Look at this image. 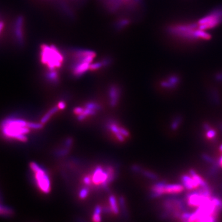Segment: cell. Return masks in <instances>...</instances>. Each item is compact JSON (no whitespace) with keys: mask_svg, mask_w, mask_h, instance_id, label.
<instances>
[{"mask_svg":"<svg viewBox=\"0 0 222 222\" xmlns=\"http://www.w3.org/2000/svg\"><path fill=\"white\" fill-rule=\"evenodd\" d=\"M96 56L94 51L87 50H75L73 62L70 67L72 75L80 77L90 70V65Z\"/></svg>","mask_w":222,"mask_h":222,"instance_id":"1","label":"cell"},{"mask_svg":"<svg viewBox=\"0 0 222 222\" xmlns=\"http://www.w3.org/2000/svg\"><path fill=\"white\" fill-rule=\"evenodd\" d=\"M40 59L48 70H57L62 66L64 57L54 45H42L40 51Z\"/></svg>","mask_w":222,"mask_h":222,"instance_id":"2","label":"cell"},{"mask_svg":"<svg viewBox=\"0 0 222 222\" xmlns=\"http://www.w3.org/2000/svg\"><path fill=\"white\" fill-rule=\"evenodd\" d=\"M30 166L35 174V178L38 187L44 193H49L51 190V182L49 176L45 170L35 162L30 163Z\"/></svg>","mask_w":222,"mask_h":222,"instance_id":"3","label":"cell"},{"mask_svg":"<svg viewBox=\"0 0 222 222\" xmlns=\"http://www.w3.org/2000/svg\"><path fill=\"white\" fill-rule=\"evenodd\" d=\"M222 23V8L213 10L206 16L202 18L197 23L199 29L207 30L216 27Z\"/></svg>","mask_w":222,"mask_h":222,"instance_id":"4","label":"cell"},{"mask_svg":"<svg viewBox=\"0 0 222 222\" xmlns=\"http://www.w3.org/2000/svg\"><path fill=\"white\" fill-rule=\"evenodd\" d=\"M114 169L111 167L104 170L101 167L99 166L94 169L91 180L94 185L106 188L114 180Z\"/></svg>","mask_w":222,"mask_h":222,"instance_id":"5","label":"cell"},{"mask_svg":"<svg viewBox=\"0 0 222 222\" xmlns=\"http://www.w3.org/2000/svg\"><path fill=\"white\" fill-rule=\"evenodd\" d=\"M2 132L3 135L10 138H14L19 141L26 142L27 141V137L26 135L29 133V128L21 127L12 124H2Z\"/></svg>","mask_w":222,"mask_h":222,"instance_id":"6","label":"cell"},{"mask_svg":"<svg viewBox=\"0 0 222 222\" xmlns=\"http://www.w3.org/2000/svg\"><path fill=\"white\" fill-rule=\"evenodd\" d=\"M210 199L211 197L202 195L199 194L198 191L188 193L186 197L188 206L191 207H198L206 204Z\"/></svg>","mask_w":222,"mask_h":222,"instance_id":"7","label":"cell"},{"mask_svg":"<svg viewBox=\"0 0 222 222\" xmlns=\"http://www.w3.org/2000/svg\"><path fill=\"white\" fill-rule=\"evenodd\" d=\"M24 18L22 15L18 16L16 19L14 24V35L17 45L22 47L24 45L25 38L24 34Z\"/></svg>","mask_w":222,"mask_h":222,"instance_id":"8","label":"cell"},{"mask_svg":"<svg viewBox=\"0 0 222 222\" xmlns=\"http://www.w3.org/2000/svg\"><path fill=\"white\" fill-rule=\"evenodd\" d=\"M181 181H182L183 186L184 188L188 190H192L193 189L197 188L200 186L199 184L191 176L183 175L181 177Z\"/></svg>","mask_w":222,"mask_h":222,"instance_id":"9","label":"cell"},{"mask_svg":"<svg viewBox=\"0 0 222 222\" xmlns=\"http://www.w3.org/2000/svg\"><path fill=\"white\" fill-rule=\"evenodd\" d=\"M120 90L115 85L110 87L109 89V96L110 98V105L112 107H115L118 101L120 96Z\"/></svg>","mask_w":222,"mask_h":222,"instance_id":"10","label":"cell"},{"mask_svg":"<svg viewBox=\"0 0 222 222\" xmlns=\"http://www.w3.org/2000/svg\"><path fill=\"white\" fill-rule=\"evenodd\" d=\"M166 183L164 182L157 183L151 188V197H157L165 193L164 188Z\"/></svg>","mask_w":222,"mask_h":222,"instance_id":"11","label":"cell"},{"mask_svg":"<svg viewBox=\"0 0 222 222\" xmlns=\"http://www.w3.org/2000/svg\"><path fill=\"white\" fill-rule=\"evenodd\" d=\"M184 190V186L179 184L166 185L164 192L166 194H176L182 192Z\"/></svg>","mask_w":222,"mask_h":222,"instance_id":"12","label":"cell"},{"mask_svg":"<svg viewBox=\"0 0 222 222\" xmlns=\"http://www.w3.org/2000/svg\"><path fill=\"white\" fill-rule=\"evenodd\" d=\"M45 77L50 82L53 84H57L59 82V74L57 70H48Z\"/></svg>","mask_w":222,"mask_h":222,"instance_id":"13","label":"cell"},{"mask_svg":"<svg viewBox=\"0 0 222 222\" xmlns=\"http://www.w3.org/2000/svg\"><path fill=\"white\" fill-rule=\"evenodd\" d=\"M179 82V78L176 76H172L169 78L168 81H164L161 83L162 85L164 88H172L175 87Z\"/></svg>","mask_w":222,"mask_h":222,"instance_id":"14","label":"cell"},{"mask_svg":"<svg viewBox=\"0 0 222 222\" xmlns=\"http://www.w3.org/2000/svg\"><path fill=\"white\" fill-rule=\"evenodd\" d=\"M190 173L191 174V176L197 181L201 187H204L208 185V184L206 182V181L199 175H197V173L194 170H191Z\"/></svg>","mask_w":222,"mask_h":222,"instance_id":"15","label":"cell"},{"mask_svg":"<svg viewBox=\"0 0 222 222\" xmlns=\"http://www.w3.org/2000/svg\"><path fill=\"white\" fill-rule=\"evenodd\" d=\"M59 110V108L57 106L56 107H54L53 108H51L41 119V123H42L43 124H46L48 121L50 119V118L52 117V115H53L54 114H56L58 111Z\"/></svg>","mask_w":222,"mask_h":222,"instance_id":"16","label":"cell"},{"mask_svg":"<svg viewBox=\"0 0 222 222\" xmlns=\"http://www.w3.org/2000/svg\"><path fill=\"white\" fill-rule=\"evenodd\" d=\"M109 203H110V209L112 212H113L114 214H118V207L117 205V200L115 199V197L114 196H111L109 198Z\"/></svg>","mask_w":222,"mask_h":222,"instance_id":"17","label":"cell"},{"mask_svg":"<svg viewBox=\"0 0 222 222\" xmlns=\"http://www.w3.org/2000/svg\"><path fill=\"white\" fill-rule=\"evenodd\" d=\"M102 212V208L99 206H97L94 211V213L93 215V220L95 222H98L101 220V213Z\"/></svg>","mask_w":222,"mask_h":222,"instance_id":"18","label":"cell"},{"mask_svg":"<svg viewBox=\"0 0 222 222\" xmlns=\"http://www.w3.org/2000/svg\"><path fill=\"white\" fill-rule=\"evenodd\" d=\"M181 121H182V118H181V116L176 117L173 119L172 123L171 124V128L173 130H176L178 128L180 124L181 123Z\"/></svg>","mask_w":222,"mask_h":222,"instance_id":"19","label":"cell"},{"mask_svg":"<svg viewBox=\"0 0 222 222\" xmlns=\"http://www.w3.org/2000/svg\"><path fill=\"white\" fill-rule=\"evenodd\" d=\"M27 127L29 128L32 129H42L43 127V124L42 123H33V122H27Z\"/></svg>","mask_w":222,"mask_h":222,"instance_id":"20","label":"cell"},{"mask_svg":"<svg viewBox=\"0 0 222 222\" xmlns=\"http://www.w3.org/2000/svg\"><path fill=\"white\" fill-rule=\"evenodd\" d=\"M108 128L111 131H112L113 133L116 134L119 132V127L117 125V124L114 122H109L108 124Z\"/></svg>","mask_w":222,"mask_h":222,"instance_id":"21","label":"cell"},{"mask_svg":"<svg viewBox=\"0 0 222 222\" xmlns=\"http://www.w3.org/2000/svg\"><path fill=\"white\" fill-rule=\"evenodd\" d=\"M85 108L91 109H93V110H94L96 111L101 109L100 105H99L98 104H97L96 103H93V102H90V103H87L85 106Z\"/></svg>","mask_w":222,"mask_h":222,"instance_id":"22","label":"cell"},{"mask_svg":"<svg viewBox=\"0 0 222 222\" xmlns=\"http://www.w3.org/2000/svg\"><path fill=\"white\" fill-rule=\"evenodd\" d=\"M89 194V189L88 188L85 187L83 188L79 192V197L82 199H85Z\"/></svg>","mask_w":222,"mask_h":222,"instance_id":"23","label":"cell"},{"mask_svg":"<svg viewBox=\"0 0 222 222\" xmlns=\"http://www.w3.org/2000/svg\"><path fill=\"white\" fill-rule=\"evenodd\" d=\"M141 173H143V174L145 176H146V177H148L149 178H151L152 179H154L155 180V179H157V176L155 173H152V172H151L150 171H147V170H143V171H142V172H141Z\"/></svg>","mask_w":222,"mask_h":222,"instance_id":"24","label":"cell"},{"mask_svg":"<svg viewBox=\"0 0 222 222\" xmlns=\"http://www.w3.org/2000/svg\"><path fill=\"white\" fill-rule=\"evenodd\" d=\"M128 23H129V21L128 19H122L117 23V27L118 29H122L124 26H125L126 25H128Z\"/></svg>","mask_w":222,"mask_h":222,"instance_id":"25","label":"cell"},{"mask_svg":"<svg viewBox=\"0 0 222 222\" xmlns=\"http://www.w3.org/2000/svg\"><path fill=\"white\" fill-rule=\"evenodd\" d=\"M216 135V131L214 130L209 129L207 131L206 137L208 139H213Z\"/></svg>","mask_w":222,"mask_h":222,"instance_id":"26","label":"cell"},{"mask_svg":"<svg viewBox=\"0 0 222 222\" xmlns=\"http://www.w3.org/2000/svg\"><path fill=\"white\" fill-rule=\"evenodd\" d=\"M69 149L70 148H65V149H61L59 151L57 152V155L58 156H60V157H63V156H64L66 155H67L69 152Z\"/></svg>","mask_w":222,"mask_h":222,"instance_id":"27","label":"cell"},{"mask_svg":"<svg viewBox=\"0 0 222 222\" xmlns=\"http://www.w3.org/2000/svg\"><path fill=\"white\" fill-rule=\"evenodd\" d=\"M203 158L206 160L207 161V162H209V163H211V164H213L215 163V161L213 160V159L212 157H210V156H209L208 155H206V154H203Z\"/></svg>","mask_w":222,"mask_h":222,"instance_id":"28","label":"cell"},{"mask_svg":"<svg viewBox=\"0 0 222 222\" xmlns=\"http://www.w3.org/2000/svg\"><path fill=\"white\" fill-rule=\"evenodd\" d=\"M119 132L122 135H124L125 137H128L129 136V132L124 128L119 127Z\"/></svg>","mask_w":222,"mask_h":222,"instance_id":"29","label":"cell"},{"mask_svg":"<svg viewBox=\"0 0 222 222\" xmlns=\"http://www.w3.org/2000/svg\"><path fill=\"white\" fill-rule=\"evenodd\" d=\"M84 108H81V107H77V108H75L73 110V112L74 113L76 114V115H79V114H81L82 113L84 112Z\"/></svg>","mask_w":222,"mask_h":222,"instance_id":"30","label":"cell"},{"mask_svg":"<svg viewBox=\"0 0 222 222\" xmlns=\"http://www.w3.org/2000/svg\"><path fill=\"white\" fill-rule=\"evenodd\" d=\"M73 144V139L72 138H67L66 140V142H65V145H66V147L67 148H70L71 146Z\"/></svg>","mask_w":222,"mask_h":222,"instance_id":"31","label":"cell"},{"mask_svg":"<svg viewBox=\"0 0 222 222\" xmlns=\"http://www.w3.org/2000/svg\"><path fill=\"white\" fill-rule=\"evenodd\" d=\"M115 136H116L117 139L119 141H120V142H123V141H125V136L124 135H122L120 133H117L115 134Z\"/></svg>","mask_w":222,"mask_h":222,"instance_id":"32","label":"cell"},{"mask_svg":"<svg viewBox=\"0 0 222 222\" xmlns=\"http://www.w3.org/2000/svg\"><path fill=\"white\" fill-rule=\"evenodd\" d=\"M84 182L86 185H90L91 183V178L88 176H86L84 178Z\"/></svg>","mask_w":222,"mask_h":222,"instance_id":"33","label":"cell"},{"mask_svg":"<svg viewBox=\"0 0 222 222\" xmlns=\"http://www.w3.org/2000/svg\"><path fill=\"white\" fill-rule=\"evenodd\" d=\"M132 169L134 172H138V173H140V172H142L143 171V169H141L139 166H136V165H134L133 167H132Z\"/></svg>","mask_w":222,"mask_h":222,"instance_id":"34","label":"cell"},{"mask_svg":"<svg viewBox=\"0 0 222 222\" xmlns=\"http://www.w3.org/2000/svg\"><path fill=\"white\" fill-rule=\"evenodd\" d=\"M11 210L8 208H6L5 207L0 206V213H10Z\"/></svg>","mask_w":222,"mask_h":222,"instance_id":"35","label":"cell"},{"mask_svg":"<svg viewBox=\"0 0 222 222\" xmlns=\"http://www.w3.org/2000/svg\"><path fill=\"white\" fill-rule=\"evenodd\" d=\"M57 107L59 109H64L66 108V103L64 101H60L57 104Z\"/></svg>","mask_w":222,"mask_h":222,"instance_id":"36","label":"cell"},{"mask_svg":"<svg viewBox=\"0 0 222 222\" xmlns=\"http://www.w3.org/2000/svg\"><path fill=\"white\" fill-rule=\"evenodd\" d=\"M203 127H204V130H206V131H207L208 130L210 129V127L209 125V124H204Z\"/></svg>","mask_w":222,"mask_h":222,"instance_id":"37","label":"cell"},{"mask_svg":"<svg viewBox=\"0 0 222 222\" xmlns=\"http://www.w3.org/2000/svg\"><path fill=\"white\" fill-rule=\"evenodd\" d=\"M5 27V24L3 22H0V33L2 31V30Z\"/></svg>","mask_w":222,"mask_h":222,"instance_id":"38","label":"cell"},{"mask_svg":"<svg viewBox=\"0 0 222 222\" xmlns=\"http://www.w3.org/2000/svg\"><path fill=\"white\" fill-rule=\"evenodd\" d=\"M218 165H219V166L221 167V168H222V156L220 158V159L218 160Z\"/></svg>","mask_w":222,"mask_h":222,"instance_id":"39","label":"cell"},{"mask_svg":"<svg viewBox=\"0 0 222 222\" xmlns=\"http://www.w3.org/2000/svg\"><path fill=\"white\" fill-rule=\"evenodd\" d=\"M219 150H220V152H222V145L220 146V148H219Z\"/></svg>","mask_w":222,"mask_h":222,"instance_id":"40","label":"cell"},{"mask_svg":"<svg viewBox=\"0 0 222 222\" xmlns=\"http://www.w3.org/2000/svg\"><path fill=\"white\" fill-rule=\"evenodd\" d=\"M220 128L222 130V124H221V125H220Z\"/></svg>","mask_w":222,"mask_h":222,"instance_id":"41","label":"cell"}]
</instances>
